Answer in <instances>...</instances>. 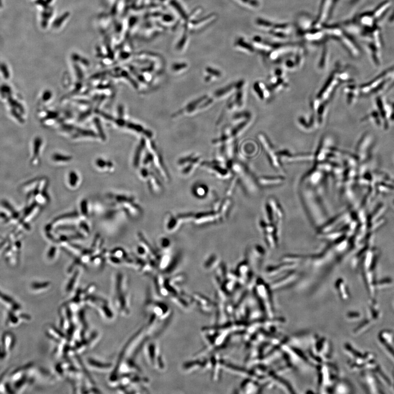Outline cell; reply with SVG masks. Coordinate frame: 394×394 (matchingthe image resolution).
<instances>
[{"mask_svg": "<svg viewBox=\"0 0 394 394\" xmlns=\"http://www.w3.org/2000/svg\"><path fill=\"white\" fill-rule=\"evenodd\" d=\"M258 139L262 146L264 152L266 153L268 160L272 166L276 169L281 170V166L280 163L279 156L277 152L275 151L274 148L265 135L260 133L258 135Z\"/></svg>", "mask_w": 394, "mask_h": 394, "instance_id": "2", "label": "cell"}, {"mask_svg": "<svg viewBox=\"0 0 394 394\" xmlns=\"http://www.w3.org/2000/svg\"><path fill=\"white\" fill-rule=\"evenodd\" d=\"M16 343L15 335L10 331H5L0 337V345L9 355L13 351Z\"/></svg>", "mask_w": 394, "mask_h": 394, "instance_id": "6", "label": "cell"}, {"mask_svg": "<svg viewBox=\"0 0 394 394\" xmlns=\"http://www.w3.org/2000/svg\"><path fill=\"white\" fill-rule=\"evenodd\" d=\"M333 140L330 136L326 135L320 143L318 148L314 155V159L317 161H322L330 155L333 149Z\"/></svg>", "mask_w": 394, "mask_h": 394, "instance_id": "4", "label": "cell"}, {"mask_svg": "<svg viewBox=\"0 0 394 394\" xmlns=\"http://www.w3.org/2000/svg\"><path fill=\"white\" fill-rule=\"evenodd\" d=\"M52 97V93L50 91H46L43 94V100L44 102H47L49 101L51 99Z\"/></svg>", "mask_w": 394, "mask_h": 394, "instance_id": "26", "label": "cell"}, {"mask_svg": "<svg viewBox=\"0 0 394 394\" xmlns=\"http://www.w3.org/2000/svg\"><path fill=\"white\" fill-rule=\"evenodd\" d=\"M58 253V248L55 246H53L49 249L48 253V257L49 259L52 260H54L57 257Z\"/></svg>", "mask_w": 394, "mask_h": 394, "instance_id": "21", "label": "cell"}, {"mask_svg": "<svg viewBox=\"0 0 394 394\" xmlns=\"http://www.w3.org/2000/svg\"><path fill=\"white\" fill-rule=\"evenodd\" d=\"M209 97L208 95H204L198 99L194 100L192 102L188 104L186 107L176 112L173 114V117H179L182 115H191L196 113L199 111V108L206 99Z\"/></svg>", "mask_w": 394, "mask_h": 394, "instance_id": "5", "label": "cell"}, {"mask_svg": "<svg viewBox=\"0 0 394 394\" xmlns=\"http://www.w3.org/2000/svg\"><path fill=\"white\" fill-rule=\"evenodd\" d=\"M96 165L98 168L104 169L108 168L111 169L113 167V164L110 162H108L102 160V159H99L96 162Z\"/></svg>", "mask_w": 394, "mask_h": 394, "instance_id": "20", "label": "cell"}, {"mask_svg": "<svg viewBox=\"0 0 394 394\" xmlns=\"http://www.w3.org/2000/svg\"><path fill=\"white\" fill-rule=\"evenodd\" d=\"M53 158L56 162H68L72 160L71 157L59 154L55 155Z\"/></svg>", "mask_w": 394, "mask_h": 394, "instance_id": "22", "label": "cell"}, {"mask_svg": "<svg viewBox=\"0 0 394 394\" xmlns=\"http://www.w3.org/2000/svg\"><path fill=\"white\" fill-rule=\"evenodd\" d=\"M96 125L98 128L99 132L101 133V135H102V137H104L103 136L104 133L102 128H101L102 126H101V123H100L98 119L96 120L95 121Z\"/></svg>", "mask_w": 394, "mask_h": 394, "instance_id": "27", "label": "cell"}, {"mask_svg": "<svg viewBox=\"0 0 394 394\" xmlns=\"http://www.w3.org/2000/svg\"><path fill=\"white\" fill-rule=\"evenodd\" d=\"M254 90L255 91L257 97L261 101H267V100L271 96V94L267 85L264 84L263 82H257L253 86Z\"/></svg>", "mask_w": 394, "mask_h": 394, "instance_id": "9", "label": "cell"}, {"mask_svg": "<svg viewBox=\"0 0 394 394\" xmlns=\"http://www.w3.org/2000/svg\"><path fill=\"white\" fill-rule=\"evenodd\" d=\"M110 253V255H114L116 257L121 258V259H122L123 262L126 261L129 258L126 251L121 248H116L111 251Z\"/></svg>", "mask_w": 394, "mask_h": 394, "instance_id": "17", "label": "cell"}, {"mask_svg": "<svg viewBox=\"0 0 394 394\" xmlns=\"http://www.w3.org/2000/svg\"><path fill=\"white\" fill-rule=\"evenodd\" d=\"M9 355L7 352L2 348V346L0 345V361H4L5 359H7Z\"/></svg>", "mask_w": 394, "mask_h": 394, "instance_id": "25", "label": "cell"}, {"mask_svg": "<svg viewBox=\"0 0 394 394\" xmlns=\"http://www.w3.org/2000/svg\"><path fill=\"white\" fill-rule=\"evenodd\" d=\"M19 312L20 311L16 312V311L8 310L6 317V326L9 327H15L19 326L22 322L19 316Z\"/></svg>", "mask_w": 394, "mask_h": 394, "instance_id": "10", "label": "cell"}, {"mask_svg": "<svg viewBox=\"0 0 394 394\" xmlns=\"http://www.w3.org/2000/svg\"><path fill=\"white\" fill-rule=\"evenodd\" d=\"M145 146V140L142 139V141L138 147V148L135 152V155L134 159V166L135 167H138L141 155L142 154L143 151Z\"/></svg>", "mask_w": 394, "mask_h": 394, "instance_id": "14", "label": "cell"}, {"mask_svg": "<svg viewBox=\"0 0 394 394\" xmlns=\"http://www.w3.org/2000/svg\"><path fill=\"white\" fill-rule=\"evenodd\" d=\"M104 240L100 234L96 235L95 239L93 240V243L90 249L92 251L93 255L98 254L102 249L103 245Z\"/></svg>", "mask_w": 394, "mask_h": 394, "instance_id": "12", "label": "cell"}, {"mask_svg": "<svg viewBox=\"0 0 394 394\" xmlns=\"http://www.w3.org/2000/svg\"><path fill=\"white\" fill-rule=\"evenodd\" d=\"M78 227L79 231L83 234L85 236H86V235L89 234L91 232L90 227L84 219H81L79 221Z\"/></svg>", "mask_w": 394, "mask_h": 394, "instance_id": "19", "label": "cell"}, {"mask_svg": "<svg viewBox=\"0 0 394 394\" xmlns=\"http://www.w3.org/2000/svg\"><path fill=\"white\" fill-rule=\"evenodd\" d=\"M339 83V80L336 73H333L330 78L327 81L326 83L323 87L322 90L316 96V99H318L321 102H324L328 101L334 92L335 89L337 87Z\"/></svg>", "mask_w": 394, "mask_h": 394, "instance_id": "3", "label": "cell"}, {"mask_svg": "<svg viewBox=\"0 0 394 394\" xmlns=\"http://www.w3.org/2000/svg\"><path fill=\"white\" fill-rule=\"evenodd\" d=\"M80 213L83 219H86L89 216V207L86 199L82 200L80 203Z\"/></svg>", "mask_w": 394, "mask_h": 394, "instance_id": "18", "label": "cell"}, {"mask_svg": "<svg viewBox=\"0 0 394 394\" xmlns=\"http://www.w3.org/2000/svg\"><path fill=\"white\" fill-rule=\"evenodd\" d=\"M69 185L72 189H76L80 184V178L77 173L75 172H71L69 174L68 177Z\"/></svg>", "mask_w": 394, "mask_h": 394, "instance_id": "15", "label": "cell"}, {"mask_svg": "<svg viewBox=\"0 0 394 394\" xmlns=\"http://www.w3.org/2000/svg\"><path fill=\"white\" fill-rule=\"evenodd\" d=\"M108 258L111 263L116 264V265H119L123 262L121 258L112 255L108 257Z\"/></svg>", "mask_w": 394, "mask_h": 394, "instance_id": "24", "label": "cell"}, {"mask_svg": "<svg viewBox=\"0 0 394 394\" xmlns=\"http://www.w3.org/2000/svg\"><path fill=\"white\" fill-rule=\"evenodd\" d=\"M43 141L40 138H37L34 141L33 145V159L32 162L37 160V158L39 156V153L41 145H42Z\"/></svg>", "mask_w": 394, "mask_h": 394, "instance_id": "16", "label": "cell"}, {"mask_svg": "<svg viewBox=\"0 0 394 394\" xmlns=\"http://www.w3.org/2000/svg\"><path fill=\"white\" fill-rule=\"evenodd\" d=\"M128 128H131V129H133V130L137 131V132H139V133H140V132H144L145 133V131L144 130L143 127L142 126L139 125L133 124V123H129V124H128Z\"/></svg>", "mask_w": 394, "mask_h": 394, "instance_id": "23", "label": "cell"}, {"mask_svg": "<svg viewBox=\"0 0 394 394\" xmlns=\"http://www.w3.org/2000/svg\"><path fill=\"white\" fill-rule=\"evenodd\" d=\"M0 100L15 121L20 124L25 122L26 109L22 98L19 93L15 92L13 87L7 84L0 85Z\"/></svg>", "mask_w": 394, "mask_h": 394, "instance_id": "1", "label": "cell"}, {"mask_svg": "<svg viewBox=\"0 0 394 394\" xmlns=\"http://www.w3.org/2000/svg\"><path fill=\"white\" fill-rule=\"evenodd\" d=\"M283 179L281 177H266L262 178L260 180V183L264 186H273L279 184L283 182Z\"/></svg>", "mask_w": 394, "mask_h": 394, "instance_id": "13", "label": "cell"}, {"mask_svg": "<svg viewBox=\"0 0 394 394\" xmlns=\"http://www.w3.org/2000/svg\"><path fill=\"white\" fill-rule=\"evenodd\" d=\"M80 216L77 211H73L66 214L58 216L52 222L53 226L57 227L62 225L72 224L74 222L80 220Z\"/></svg>", "mask_w": 394, "mask_h": 394, "instance_id": "7", "label": "cell"}, {"mask_svg": "<svg viewBox=\"0 0 394 394\" xmlns=\"http://www.w3.org/2000/svg\"><path fill=\"white\" fill-rule=\"evenodd\" d=\"M51 284L49 281L46 282H34L30 286L31 290L34 292L38 293L48 290Z\"/></svg>", "mask_w": 394, "mask_h": 394, "instance_id": "11", "label": "cell"}, {"mask_svg": "<svg viewBox=\"0 0 394 394\" xmlns=\"http://www.w3.org/2000/svg\"><path fill=\"white\" fill-rule=\"evenodd\" d=\"M0 304L8 310L19 312L22 309L21 304L7 293L0 290Z\"/></svg>", "mask_w": 394, "mask_h": 394, "instance_id": "8", "label": "cell"}]
</instances>
